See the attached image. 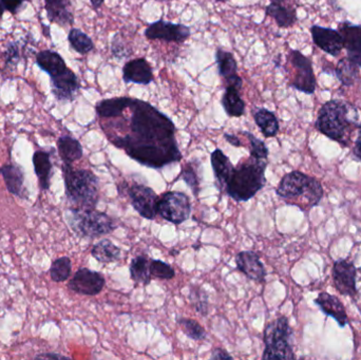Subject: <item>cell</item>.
<instances>
[{"label": "cell", "mask_w": 361, "mask_h": 360, "mask_svg": "<svg viewBox=\"0 0 361 360\" xmlns=\"http://www.w3.org/2000/svg\"><path fill=\"white\" fill-rule=\"evenodd\" d=\"M216 61L221 77L227 80L237 74L238 63L233 53L223 49H218L216 52Z\"/></svg>", "instance_id": "4dcf8cb0"}, {"label": "cell", "mask_w": 361, "mask_h": 360, "mask_svg": "<svg viewBox=\"0 0 361 360\" xmlns=\"http://www.w3.org/2000/svg\"><path fill=\"white\" fill-rule=\"evenodd\" d=\"M242 135H245V137H247L248 141H250V156H255V158L257 159L267 160V156H269V149H267L265 144L263 143L261 139H257V137H255L254 135H252L250 132H246V131H243Z\"/></svg>", "instance_id": "8d00e7d4"}, {"label": "cell", "mask_w": 361, "mask_h": 360, "mask_svg": "<svg viewBox=\"0 0 361 360\" xmlns=\"http://www.w3.org/2000/svg\"><path fill=\"white\" fill-rule=\"evenodd\" d=\"M95 111L110 143L140 164L162 168L182 160L175 124L147 101L114 97L99 101Z\"/></svg>", "instance_id": "6da1fadb"}, {"label": "cell", "mask_w": 361, "mask_h": 360, "mask_svg": "<svg viewBox=\"0 0 361 360\" xmlns=\"http://www.w3.org/2000/svg\"><path fill=\"white\" fill-rule=\"evenodd\" d=\"M180 177L186 182L187 185L190 187L192 190L193 194L195 197L199 196L200 192V180L199 175H197V170L195 167L191 164H186L183 167L182 173H180Z\"/></svg>", "instance_id": "74e56055"}, {"label": "cell", "mask_w": 361, "mask_h": 360, "mask_svg": "<svg viewBox=\"0 0 361 360\" xmlns=\"http://www.w3.org/2000/svg\"><path fill=\"white\" fill-rule=\"evenodd\" d=\"M150 274H152V277L165 279V280H171L176 276L175 270L169 264L160 261V260H152L150 262Z\"/></svg>", "instance_id": "d590c367"}, {"label": "cell", "mask_w": 361, "mask_h": 360, "mask_svg": "<svg viewBox=\"0 0 361 360\" xmlns=\"http://www.w3.org/2000/svg\"><path fill=\"white\" fill-rule=\"evenodd\" d=\"M349 107L345 101L331 99L320 108L316 120V129L341 146H349L350 135L358 124L350 120Z\"/></svg>", "instance_id": "5b68a950"}, {"label": "cell", "mask_w": 361, "mask_h": 360, "mask_svg": "<svg viewBox=\"0 0 361 360\" xmlns=\"http://www.w3.org/2000/svg\"><path fill=\"white\" fill-rule=\"evenodd\" d=\"M106 280L101 273L89 268H80L69 281L70 291L86 296H95L105 287Z\"/></svg>", "instance_id": "8fae6325"}, {"label": "cell", "mask_w": 361, "mask_h": 360, "mask_svg": "<svg viewBox=\"0 0 361 360\" xmlns=\"http://www.w3.org/2000/svg\"><path fill=\"white\" fill-rule=\"evenodd\" d=\"M44 6L51 23H57L61 27L73 25L71 0H44Z\"/></svg>", "instance_id": "ffe728a7"}, {"label": "cell", "mask_w": 361, "mask_h": 360, "mask_svg": "<svg viewBox=\"0 0 361 360\" xmlns=\"http://www.w3.org/2000/svg\"><path fill=\"white\" fill-rule=\"evenodd\" d=\"M66 220L71 230L84 238H97L110 234L118 228L116 220L95 209H70Z\"/></svg>", "instance_id": "8992f818"}, {"label": "cell", "mask_w": 361, "mask_h": 360, "mask_svg": "<svg viewBox=\"0 0 361 360\" xmlns=\"http://www.w3.org/2000/svg\"><path fill=\"white\" fill-rule=\"evenodd\" d=\"M338 31L343 36L347 58L361 69V25L343 21L339 23Z\"/></svg>", "instance_id": "2e32d148"}, {"label": "cell", "mask_w": 361, "mask_h": 360, "mask_svg": "<svg viewBox=\"0 0 361 360\" xmlns=\"http://www.w3.org/2000/svg\"><path fill=\"white\" fill-rule=\"evenodd\" d=\"M235 264L238 270L243 273L250 280L264 283L267 272L260 258L255 252H240L235 256Z\"/></svg>", "instance_id": "e0dca14e"}, {"label": "cell", "mask_w": 361, "mask_h": 360, "mask_svg": "<svg viewBox=\"0 0 361 360\" xmlns=\"http://www.w3.org/2000/svg\"><path fill=\"white\" fill-rule=\"evenodd\" d=\"M189 299L199 314H201L202 316H206L208 314L209 302H208L207 293L203 289L197 285H191Z\"/></svg>", "instance_id": "836d02e7"}, {"label": "cell", "mask_w": 361, "mask_h": 360, "mask_svg": "<svg viewBox=\"0 0 361 360\" xmlns=\"http://www.w3.org/2000/svg\"><path fill=\"white\" fill-rule=\"evenodd\" d=\"M36 359H67V357L59 354H42L36 356Z\"/></svg>", "instance_id": "f6af8a7d"}, {"label": "cell", "mask_w": 361, "mask_h": 360, "mask_svg": "<svg viewBox=\"0 0 361 360\" xmlns=\"http://www.w3.org/2000/svg\"><path fill=\"white\" fill-rule=\"evenodd\" d=\"M273 2H280V4H282V2L286 1V0H271Z\"/></svg>", "instance_id": "c3c4849f"}, {"label": "cell", "mask_w": 361, "mask_h": 360, "mask_svg": "<svg viewBox=\"0 0 361 360\" xmlns=\"http://www.w3.org/2000/svg\"><path fill=\"white\" fill-rule=\"evenodd\" d=\"M190 213V200L183 192H169L159 200L158 215L176 225L189 219Z\"/></svg>", "instance_id": "ba28073f"}, {"label": "cell", "mask_w": 361, "mask_h": 360, "mask_svg": "<svg viewBox=\"0 0 361 360\" xmlns=\"http://www.w3.org/2000/svg\"><path fill=\"white\" fill-rule=\"evenodd\" d=\"M52 152L46 151V150H37V151L34 152L33 158H32L39 188L44 190V192L48 190L51 185L53 170L52 161H51Z\"/></svg>", "instance_id": "44dd1931"}, {"label": "cell", "mask_w": 361, "mask_h": 360, "mask_svg": "<svg viewBox=\"0 0 361 360\" xmlns=\"http://www.w3.org/2000/svg\"><path fill=\"white\" fill-rule=\"evenodd\" d=\"M265 349L262 359H294L293 352L292 329L288 319L280 317L265 327L264 329Z\"/></svg>", "instance_id": "52a82bcc"}, {"label": "cell", "mask_w": 361, "mask_h": 360, "mask_svg": "<svg viewBox=\"0 0 361 360\" xmlns=\"http://www.w3.org/2000/svg\"><path fill=\"white\" fill-rule=\"evenodd\" d=\"M68 40H69L72 49L82 55L88 54L94 48L92 39L86 33L80 31V29H75V27L70 30Z\"/></svg>", "instance_id": "1f68e13d"}, {"label": "cell", "mask_w": 361, "mask_h": 360, "mask_svg": "<svg viewBox=\"0 0 361 360\" xmlns=\"http://www.w3.org/2000/svg\"><path fill=\"white\" fill-rule=\"evenodd\" d=\"M267 160L252 156L245 162L239 163L237 168L231 165L224 183L221 186V192H226L237 202L250 200L267 183Z\"/></svg>", "instance_id": "7a4b0ae2"}, {"label": "cell", "mask_w": 361, "mask_h": 360, "mask_svg": "<svg viewBox=\"0 0 361 360\" xmlns=\"http://www.w3.org/2000/svg\"><path fill=\"white\" fill-rule=\"evenodd\" d=\"M210 359H233V356L223 349H216L212 351Z\"/></svg>", "instance_id": "60d3db41"}, {"label": "cell", "mask_w": 361, "mask_h": 360, "mask_svg": "<svg viewBox=\"0 0 361 360\" xmlns=\"http://www.w3.org/2000/svg\"><path fill=\"white\" fill-rule=\"evenodd\" d=\"M51 85L55 99L61 101H74L80 88L78 76L69 68L56 75L51 76Z\"/></svg>", "instance_id": "9a60e30c"}, {"label": "cell", "mask_w": 361, "mask_h": 360, "mask_svg": "<svg viewBox=\"0 0 361 360\" xmlns=\"http://www.w3.org/2000/svg\"><path fill=\"white\" fill-rule=\"evenodd\" d=\"M57 150L65 165H72L82 158V147L80 142L70 135H63L57 141Z\"/></svg>", "instance_id": "603a6c76"}, {"label": "cell", "mask_w": 361, "mask_h": 360, "mask_svg": "<svg viewBox=\"0 0 361 360\" xmlns=\"http://www.w3.org/2000/svg\"><path fill=\"white\" fill-rule=\"evenodd\" d=\"M227 85L228 86L235 87L237 89H241L242 87V78L240 77L238 74L235 75L231 76V77L227 78L226 80Z\"/></svg>", "instance_id": "ee69618b"}, {"label": "cell", "mask_w": 361, "mask_h": 360, "mask_svg": "<svg viewBox=\"0 0 361 360\" xmlns=\"http://www.w3.org/2000/svg\"><path fill=\"white\" fill-rule=\"evenodd\" d=\"M66 196L74 209H95L99 198V178L88 169L63 166Z\"/></svg>", "instance_id": "277c9868"}, {"label": "cell", "mask_w": 361, "mask_h": 360, "mask_svg": "<svg viewBox=\"0 0 361 360\" xmlns=\"http://www.w3.org/2000/svg\"><path fill=\"white\" fill-rule=\"evenodd\" d=\"M267 16L273 17L278 27L286 29L295 25L297 21L296 10L284 6L280 2H273L265 8Z\"/></svg>", "instance_id": "d4e9b609"}, {"label": "cell", "mask_w": 361, "mask_h": 360, "mask_svg": "<svg viewBox=\"0 0 361 360\" xmlns=\"http://www.w3.org/2000/svg\"><path fill=\"white\" fill-rule=\"evenodd\" d=\"M360 68L350 63L347 57L341 59L334 69L335 75L345 87H352L355 84L356 80L360 77Z\"/></svg>", "instance_id": "f546056e"}, {"label": "cell", "mask_w": 361, "mask_h": 360, "mask_svg": "<svg viewBox=\"0 0 361 360\" xmlns=\"http://www.w3.org/2000/svg\"><path fill=\"white\" fill-rule=\"evenodd\" d=\"M315 304L322 309V312L328 316L333 317L341 328L345 327L349 323L345 306L341 300L328 293H320L315 299Z\"/></svg>", "instance_id": "7402d4cb"}, {"label": "cell", "mask_w": 361, "mask_h": 360, "mask_svg": "<svg viewBox=\"0 0 361 360\" xmlns=\"http://www.w3.org/2000/svg\"><path fill=\"white\" fill-rule=\"evenodd\" d=\"M224 139H226L231 145H233V147H242V146H243L241 139H240L237 135L224 133Z\"/></svg>", "instance_id": "7bdbcfd3"}, {"label": "cell", "mask_w": 361, "mask_h": 360, "mask_svg": "<svg viewBox=\"0 0 361 360\" xmlns=\"http://www.w3.org/2000/svg\"><path fill=\"white\" fill-rule=\"evenodd\" d=\"M358 135L357 139L355 141V145H354V154H355L356 158L360 159L361 161V123L358 124Z\"/></svg>", "instance_id": "b9f144b4"}, {"label": "cell", "mask_w": 361, "mask_h": 360, "mask_svg": "<svg viewBox=\"0 0 361 360\" xmlns=\"http://www.w3.org/2000/svg\"><path fill=\"white\" fill-rule=\"evenodd\" d=\"M314 44L331 56H338L345 49L343 39L338 30L314 25L311 27Z\"/></svg>", "instance_id": "4fadbf2b"}, {"label": "cell", "mask_w": 361, "mask_h": 360, "mask_svg": "<svg viewBox=\"0 0 361 360\" xmlns=\"http://www.w3.org/2000/svg\"><path fill=\"white\" fill-rule=\"evenodd\" d=\"M121 253L122 252H121L120 247H116L108 239L99 241L91 249L92 257L101 263H111V262L116 261L120 259Z\"/></svg>", "instance_id": "83f0119b"}, {"label": "cell", "mask_w": 361, "mask_h": 360, "mask_svg": "<svg viewBox=\"0 0 361 360\" xmlns=\"http://www.w3.org/2000/svg\"><path fill=\"white\" fill-rule=\"evenodd\" d=\"M221 103H222L227 116H231V118H240L245 112V103L240 97L239 89L235 87H226Z\"/></svg>", "instance_id": "484cf974"}, {"label": "cell", "mask_w": 361, "mask_h": 360, "mask_svg": "<svg viewBox=\"0 0 361 360\" xmlns=\"http://www.w3.org/2000/svg\"><path fill=\"white\" fill-rule=\"evenodd\" d=\"M178 325H180L182 331L188 336L190 340H195V342H201L206 338V332L201 327L197 321H192V319L180 318L177 319Z\"/></svg>", "instance_id": "e575fe53"}, {"label": "cell", "mask_w": 361, "mask_h": 360, "mask_svg": "<svg viewBox=\"0 0 361 360\" xmlns=\"http://www.w3.org/2000/svg\"><path fill=\"white\" fill-rule=\"evenodd\" d=\"M333 280L335 287L341 295L354 297L357 293L356 268L352 262L345 259L335 262L333 266Z\"/></svg>", "instance_id": "5bb4252c"}, {"label": "cell", "mask_w": 361, "mask_h": 360, "mask_svg": "<svg viewBox=\"0 0 361 360\" xmlns=\"http://www.w3.org/2000/svg\"><path fill=\"white\" fill-rule=\"evenodd\" d=\"M0 175L10 194L20 199L27 198V192L25 187V173L20 166L13 163L2 165L0 167Z\"/></svg>", "instance_id": "d6986e66"}, {"label": "cell", "mask_w": 361, "mask_h": 360, "mask_svg": "<svg viewBox=\"0 0 361 360\" xmlns=\"http://www.w3.org/2000/svg\"><path fill=\"white\" fill-rule=\"evenodd\" d=\"M4 11H6V8H4V6H2L1 2H0V19H1L2 16H4Z\"/></svg>", "instance_id": "7dc6e473"}, {"label": "cell", "mask_w": 361, "mask_h": 360, "mask_svg": "<svg viewBox=\"0 0 361 360\" xmlns=\"http://www.w3.org/2000/svg\"><path fill=\"white\" fill-rule=\"evenodd\" d=\"M91 4H92L93 8L97 10V8H101L102 6H103L104 2H105V0H90Z\"/></svg>", "instance_id": "bcb514c9"}, {"label": "cell", "mask_w": 361, "mask_h": 360, "mask_svg": "<svg viewBox=\"0 0 361 360\" xmlns=\"http://www.w3.org/2000/svg\"><path fill=\"white\" fill-rule=\"evenodd\" d=\"M290 63L296 71L290 86L305 94H314L317 82H316L313 65L310 58L303 55L300 51L290 50Z\"/></svg>", "instance_id": "9c48e42d"}, {"label": "cell", "mask_w": 361, "mask_h": 360, "mask_svg": "<svg viewBox=\"0 0 361 360\" xmlns=\"http://www.w3.org/2000/svg\"><path fill=\"white\" fill-rule=\"evenodd\" d=\"M145 36L148 39H161L167 42L182 44L190 36V29L180 23L159 20L147 27L145 30Z\"/></svg>", "instance_id": "7c38bea8"}, {"label": "cell", "mask_w": 361, "mask_h": 360, "mask_svg": "<svg viewBox=\"0 0 361 360\" xmlns=\"http://www.w3.org/2000/svg\"><path fill=\"white\" fill-rule=\"evenodd\" d=\"M23 1L25 0H0L4 8L12 14H15L19 10V8L23 6Z\"/></svg>", "instance_id": "ab89813d"}, {"label": "cell", "mask_w": 361, "mask_h": 360, "mask_svg": "<svg viewBox=\"0 0 361 360\" xmlns=\"http://www.w3.org/2000/svg\"><path fill=\"white\" fill-rule=\"evenodd\" d=\"M276 192L288 204L296 205L302 211H310L319 204L324 197V188L319 181L300 171L284 175Z\"/></svg>", "instance_id": "3957f363"}, {"label": "cell", "mask_w": 361, "mask_h": 360, "mask_svg": "<svg viewBox=\"0 0 361 360\" xmlns=\"http://www.w3.org/2000/svg\"><path fill=\"white\" fill-rule=\"evenodd\" d=\"M360 274H361V268H360Z\"/></svg>", "instance_id": "681fc988"}, {"label": "cell", "mask_w": 361, "mask_h": 360, "mask_svg": "<svg viewBox=\"0 0 361 360\" xmlns=\"http://www.w3.org/2000/svg\"><path fill=\"white\" fill-rule=\"evenodd\" d=\"M150 260L146 256H137L131 260L130 263V276L131 279L137 285H149L152 281V274H150Z\"/></svg>", "instance_id": "f1b7e54d"}, {"label": "cell", "mask_w": 361, "mask_h": 360, "mask_svg": "<svg viewBox=\"0 0 361 360\" xmlns=\"http://www.w3.org/2000/svg\"><path fill=\"white\" fill-rule=\"evenodd\" d=\"M123 80L126 84L147 86L154 82V73L149 63L145 58H135L128 61L123 69Z\"/></svg>", "instance_id": "ac0fdd59"}, {"label": "cell", "mask_w": 361, "mask_h": 360, "mask_svg": "<svg viewBox=\"0 0 361 360\" xmlns=\"http://www.w3.org/2000/svg\"><path fill=\"white\" fill-rule=\"evenodd\" d=\"M38 67L50 76L56 75L67 69L65 61L57 52L51 50L40 51L36 55Z\"/></svg>", "instance_id": "cb8c5ba5"}, {"label": "cell", "mask_w": 361, "mask_h": 360, "mask_svg": "<svg viewBox=\"0 0 361 360\" xmlns=\"http://www.w3.org/2000/svg\"><path fill=\"white\" fill-rule=\"evenodd\" d=\"M111 51L112 54L116 58H125V57L129 56V54H131L130 51L127 49L124 40L122 39V37L118 34H116L114 36V40H112Z\"/></svg>", "instance_id": "f35d334b"}, {"label": "cell", "mask_w": 361, "mask_h": 360, "mask_svg": "<svg viewBox=\"0 0 361 360\" xmlns=\"http://www.w3.org/2000/svg\"><path fill=\"white\" fill-rule=\"evenodd\" d=\"M72 263L69 257H61L53 261L49 275L54 283H65L71 276Z\"/></svg>", "instance_id": "d6a6232c"}, {"label": "cell", "mask_w": 361, "mask_h": 360, "mask_svg": "<svg viewBox=\"0 0 361 360\" xmlns=\"http://www.w3.org/2000/svg\"><path fill=\"white\" fill-rule=\"evenodd\" d=\"M131 205L141 217L147 220H154L158 215L159 199L156 192L142 184H135L128 190Z\"/></svg>", "instance_id": "30bf717a"}, {"label": "cell", "mask_w": 361, "mask_h": 360, "mask_svg": "<svg viewBox=\"0 0 361 360\" xmlns=\"http://www.w3.org/2000/svg\"><path fill=\"white\" fill-rule=\"evenodd\" d=\"M255 122L260 128L261 132L265 137H274L279 132V122L273 112L265 108L257 110L255 112Z\"/></svg>", "instance_id": "4316f807"}]
</instances>
